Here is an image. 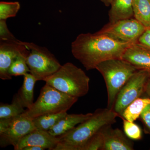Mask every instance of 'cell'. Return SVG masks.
Returning a JSON list of instances; mask_svg holds the SVG:
<instances>
[{
    "instance_id": "cell-4",
    "label": "cell",
    "mask_w": 150,
    "mask_h": 150,
    "mask_svg": "<svg viewBox=\"0 0 150 150\" xmlns=\"http://www.w3.org/2000/svg\"><path fill=\"white\" fill-rule=\"evenodd\" d=\"M90 78L80 68L68 62L44 80L46 83L70 96H84L89 90Z\"/></svg>"
},
{
    "instance_id": "cell-9",
    "label": "cell",
    "mask_w": 150,
    "mask_h": 150,
    "mask_svg": "<svg viewBox=\"0 0 150 150\" xmlns=\"http://www.w3.org/2000/svg\"><path fill=\"white\" fill-rule=\"evenodd\" d=\"M35 129L32 118L24 113L12 117L8 127L0 134V146H13L14 149L23 137Z\"/></svg>"
},
{
    "instance_id": "cell-16",
    "label": "cell",
    "mask_w": 150,
    "mask_h": 150,
    "mask_svg": "<svg viewBox=\"0 0 150 150\" xmlns=\"http://www.w3.org/2000/svg\"><path fill=\"white\" fill-rule=\"evenodd\" d=\"M23 76V83L17 94L25 108L29 109L34 103V88L37 81L30 73Z\"/></svg>"
},
{
    "instance_id": "cell-14",
    "label": "cell",
    "mask_w": 150,
    "mask_h": 150,
    "mask_svg": "<svg viewBox=\"0 0 150 150\" xmlns=\"http://www.w3.org/2000/svg\"><path fill=\"white\" fill-rule=\"evenodd\" d=\"M93 113L86 114H67L48 131L55 137H59L74 129L77 125L90 118Z\"/></svg>"
},
{
    "instance_id": "cell-28",
    "label": "cell",
    "mask_w": 150,
    "mask_h": 150,
    "mask_svg": "<svg viewBox=\"0 0 150 150\" xmlns=\"http://www.w3.org/2000/svg\"><path fill=\"white\" fill-rule=\"evenodd\" d=\"M43 148L37 146H29L25 147L22 150H44Z\"/></svg>"
},
{
    "instance_id": "cell-1",
    "label": "cell",
    "mask_w": 150,
    "mask_h": 150,
    "mask_svg": "<svg viewBox=\"0 0 150 150\" xmlns=\"http://www.w3.org/2000/svg\"><path fill=\"white\" fill-rule=\"evenodd\" d=\"M134 44V43H133ZM131 43H124L105 34L81 33L71 43V52L87 71L94 69L101 62L122 59Z\"/></svg>"
},
{
    "instance_id": "cell-2",
    "label": "cell",
    "mask_w": 150,
    "mask_h": 150,
    "mask_svg": "<svg viewBox=\"0 0 150 150\" xmlns=\"http://www.w3.org/2000/svg\"><path fill=\"white\" fill-rule=\"evenodd\" d=\"M118 114L113 109L98 108L90 118L67 133L59 137V142L54 150H82L96 133L116 122Z\"/></svg>"
},
{
    "instance_id": "cell-15",
    "label": "cell",
    "mask_w": 150,
    "mask_h": 150,
    "mask_svg": "<svg viewBox=\"0 0 150 150\" xmlns=\"http://www.w3.org/2000/svg\"><path fill=\"white\" fill-rule=\"evenodd\" d=\"M133 0H113L108 12L109 23L134 18Z\"/></svg>"
},
{
    "instance_id": "cell-8",
    "label": "cell",
    "mask_w": 150,
    "mask_h": 150,
    "mask_svg": "<svg viewBox=\"0 0 150 150\" xmlns=\"http://www.w3.org/2000/svg\"><path fill=\"white\" fill-rule=\"evenodd\" d=\"M146 28L141 23L132 18L113 23L108 22L97 32L107 35L124 43L133 44L138 42Z\"/></svg>"
},
{
    "instance_id": "cell-24",
    "label": "cell",
    "mask_w": 150,
    "mask_h": 150,
    "mask_svg": "<svg viewBox=\"0 0 150 150\" xmlns=\"http://www.w3.org/2000/svg\"><path fill=\"white\" fill-rule=\"evenodd\" d=\"M102 129L96 133L89 139L82 150H103L104 138Z\"/></svg>"
},
{
    "instance_id": "cell-3",
    "label": "cell",
    "mask_w": 150,
    "mask_h": 150,
    "mask_svg": "<svg viewBox=\"0 0 150 150\" xmlns=\"http://www.w3.org/2000/svg\"><path fill=\"white\" fill-rule=\"evenodd\" d=\"M96 69L102 75L106 84L107 108L113 109L118 93L139 69L123 59H113L100 63Z\"/></svg>"
},
{
    "instance_id": "cell-30",
    "label": "cell",
    "mask_w": 150,
    "mask_h": 150,
    "mask_svg": "<svg viewBox=\"0 0 150 150\" xmlns=\"http://www.w3.org/2000/svg\"><path fill=\"white\" fill-rule=\"evenodd\" d=\"M101 2L104 4L105 6H110L113 0H99Z\"/></svg>"
},
{
    "instance_id": "cell-22",
    "label": "cell",
    "mask_w": 150,
    "mask_h": 150,
    "mask_svg": "<svg viewBox=\"0 0 150 150\" xmlns=\"http://www.w3.org/2000/svg\"><path fill=\"white\" fill-rule=\"evenodd\" d=\"M18 2L1 1L0 2V20H6L16 16L20 9Z\"/></svg>"
},
{
    "instance_id": "cell-20",
    "label": "cell",
    "mask_w": 150,
    "mask_h": 150,
    "mask_svg": "<svg viewBox=\"0 0 150 150\" xmlns=\"http://www.w3.org/2000/svg\"><path fill=\"white\" fill-rule=\"evenodd\" d=\"M67 114V112H65L45 114L33 118L32 120L35 129L48 131Z\"/></svg>"
},
{
    "instance_id": "cell-11",
    "label": "cell",
    "mask_w": 150,
    "mask_h": 150,
    "mask_svg": "<svg viewBox=\"0 0 150 150\" xmlns=\"http://www.w3.org/2000/svg\"><path fill=\"white\" fill-rule=\"evenodd\" d=\"M59 140V137L52 136L48 131L35 129L23 137L14 150H22L25 147L37 146L45 150H54Z\"/></svg>"
},
{
    "instance_id": "cell-17",
    "label": "cell",
    "mask_w": 150,
    "mask_h": 150,
    "mask_svg": "<svg viewBox=\"0 0 150 150\" xmlns=\"http://www.w3.org/2000/svg\"><path fill=\"white\" fill-rule=\"evenodd\" d=\"M150 104V98H139L134 100L126 108L122 113L121 118L134 122L140 115L145 108Z\"/></svg>"
},
{
    "instance_id": "cell-5",
    "label": "cell",
    "mask_w": 150,
    "mask_h": 150,
    "mask_svg": "<svg viewBox=\"0 0 150 150\" xmlns=\"http://www.w3.org/2000/svg\"><path fill=\"white\" fill-rule=\"evenodd\" d=\"M78 100L46 83L37 100L24 113L33 119L45 114L67 112Z\"/></svg>"
},
{
    "instance_id": "cell-7",
    "label": "cell",
    "mask_w": 150,
    "mask_h": 150,
    "mask_svg": "<svg viewBox=\"0 0 150 150\" xmlns=\"http://www.w3.org/2000/svg\"><path fill=\"white\" fill-rule=\"evenodd\" d=\"M149 74L139 70L130 78L118 93L113 110L121 118L126 108L145 92L149 78Z\"/></svg>"
},
{
    "instance_id": "cell-19",
    "label": "cell",
    "mask_w": 150,
    "mask_h": 150,
    "mask_svg": "<svg viewBox=\"0 0 150 150\" xmlns=\"http://www.w3.org/2000/svg\"><path fill=\"white\" fill-rule=\"evenodd\" d=\"M25 107L17 93L14 95L11 104L0 105V118L15 117L21 115L25 111Z\"/></svg>"
},
{
    "instance_id": "cell-10",
    "label": "cell",
    "mask_w": 150,
    "mask_h": 150,
    "mask_svg": "<svg viewBox=\"0 0 150 150\" xmlns=\"http://www.w3.org/2000/svg\"><path fill=\"white\" fill-rule=\"evenodd\" d=\"M0 41V78L3 80L11 79L8 71L12 63L20 55H28L30 50L20 40Z\"/></svg>"
},
{
    "instance_id": "cell-6",
    "label": "cell",
    "mask_w": 150,
    "mask_h": 150,
    "mask_svg": "<svg viewBox=\"0 0 150 150\" xmlns=\"http://www.w3.org/2000/svg\"><path fill=\"white\" fill-rule=\"evenodd\" d=\"M24 43L30 50L26 58L30 73L37 81H44L62 67L55 56L47 48L33 43L24 42Z\"/></svg>"
},
{
    "instance_id": "cell-29",
    "label": "cell",
    "mask_w": 150,
    "mask_h": 150,
    "mask_svg": "<svg viewBox=\"0 0 150 150\" xmlns=\"http://www.w3.org/2000/svg\"><path fill=\"white\" fill-rule=\"evenodd\" d=\"M145 92L146 93L148 96L150 97V78H149V80H148L146 86Z\"/></svg>"
},
{
    "instance_id": "cell-23",
    "label": "cell",
    "mask_w": 150,
    "mask_h": 150,
    "mask_svg": "<svg viewBox=\"0 0 150 150\" xmlns=\"http://www.w3.org/2000/svg\"><path fill=\"white\" fill-rule=\"evenodd\" d=\"M121 118L123 121V130L126 136L131 139H141L142 138V131L139 126L134 122Z\"/></svg>"
},
{
    "instance_id": "cell-13",
    "label": "cell",
    "mask_w": 150,
    "mask_h": 150,
    "mask_svg": "<svg viewBox=\"0 0 150 150\" xmlns=\"http://www.w3.org/2000/svg\"><path fill=\"white\" fill-rule=\"evenodd\" d=\"M104 144L103 150H133L134 144L126 134L118 129H113L111 125L102 129Z\"/></svg>"
},
{
    "instance_id": "cell-18",
    "label": "cell",
    "mask_w": 150,
    "mask_h": 150,
    "mask_svg": "<svg viewBox=\"0 0 150 150\" xmlns=\"http://www.w3.org/2000/svg\"><path fill=\"white\" fill-rule=\"evenodd\" d=\"M134 18L146 28H150V0H133Z\"/></svg>"
},
{
    "instance_id": "cell-12",
    "label": "cell",
    "mask_w": 150,
    "mask_h": 150,
    "mask_svg": "<svg viewBox=\"0 0 150 150\" xmlns=\"http://www.w3.org/2000/svg\"><path fill=\"white\" fill-rule=\"evenodd\" d=\"M122 59L138 69L144 70L150 78V50L138 43L131 44L126 49Z\"/></svg>"
},
{
    "instance_id": "cell-21",
    "label": "cell",
    "mask_w": 150,
    "mask_h": 150,
    "mask_svg": "<svg viewBox=\"0 0 150 150\" xmlns=\"http://www.w3.org/2000/svg\"><path fill=\"white\" fill-rule=\"evenodd\" d=\"M28 56V55H20L12 63L8 71L10 76H24L27 73H30V69L26 61Z\"/></svg>"
},
{
    "instance_id": "cell-26",
    "label": "cell",
    "mask_w": 150,
    "mask_h": 150,
    "mask_svg": "<svg viewBox=\"0 0 150 150\" xmlns=\"http://www.w3.org/2000/svg\"><path fill=\"white\" fill-rule=\"evenodd\" d=\"M137 43L150 50V28H146L139 38Z\"/></svg>"
},
{
    "instance_id": "cell-27",
    "label": "cell",
    "mask_w": 150,
    "mask_h": 150,
    "mask_svg": "<svg viewBox=\"0 0 150 150\" xmlns=\"http://www.w3.org/2000/svg\"><path fill=\"white\" fill-rule=\"evenodd\" d=\"M140 117L145 126L150 131V104L145 108Z\"/></svg>"
},
{
    "instance_id": "cell-25",
    "label": "cell",
    "mask_w": 150,
    "mask_h": 150,
    "mask_svg": "<svg viewBox=\"0 0 150 150\" xmlns=\"http://www.w3.org/2000/svg\"><path fill=\"white\" fill-rule=\"evenodd\" d=\"M17 40L9 30L6 20H0V40L13 41Z\"/></svg>"
}]
</instances>
